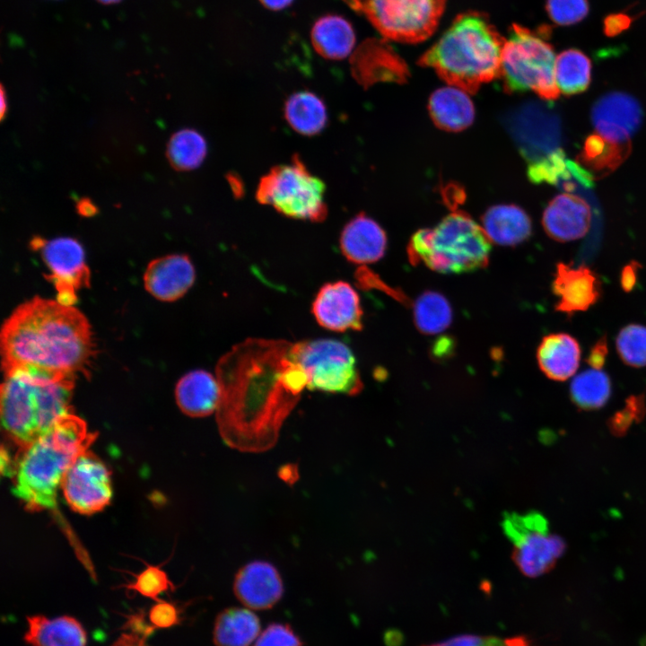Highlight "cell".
Returning <instances> with one entry per match:
<instances>
[{
  "label": "cell",
  "mask_w": 646,
  "mask_h": 646,
  "mask_svg": "<svg viewBox=\"0 0 646 646\" xmlns=\"http://www.w3.org/2000/svg\"><path fill=\"white\" fill-rule=\"evenodd\" d=\"M339 246L349 262L364 266L383 258L387 249V236L373 219L359 214L343 228Z\"/></svg>",
  "instance_id": "44dd1931"
},
{
  "label": "cell",
  "mask_w": 646,
  "mask_h": 646,
  "mask_svg": "<svg viewBox=\"0 0 646 646\" xmlns=\"http://www.w3.org/2000/svg\"><path fill=\"white\" fill-rule=\"evenodd\" d=\"M546 33L513 24L505 39L501 78L508 93L532 90L542 100H555L560 91L554 77L556 57Z\"/></svg>",
  "instance_id": "52a82bcc"
},
{
  "label": "cell",
  "mask_w": 646,
  "mask_h": 646,
  "mask_svg": "<svg viewBox=\"0 0 646 646\" xmlns=\"http://www.w3.org/2000/svg\"><path fill=\"white\" fill-rule=\"evenodd\" d=\"M355 279L358 286L364 289L377 288L381 291H388V294L393 295L394 298L398 299L404 302L406 296L404 294L396 292L394 290L384 284L380 281L378 275H376L371 270L366 266H360L355 271Z\"/></svg>",
  "instance_id": "b9f144b4"
},
{
  "label": "cell",
  "mask_w": 646,
  "mask_h": 646,
  "mask_svg": "<svg viewBox=\"0 0 646 646\" xmlns=\"http://www.w3.org/2000/svg\"><path fill=\"white\" fill-rule=\"evenodd\" d=\"M554 77L560 92L565 96L584 92L591 80L590 59L579 49H566L556 57Z\"/></svg>",
  "instance_id": "1f68e13d"
},
{
  "label": "cell",
  "mask_w": 646,
  "mask_h": 646,
  "mask_svg": "<svg viewBox=\"0 0 646 646\" xmlns=\"http://www.w3.org/2000/svg\"><path fill=\"white\" fill-rule=\"evenodd\" d=\"M531 641L524 636L502 638L464 634L429 646H531Z\"/></svg>",
  "instance_id": "f35d334b"
},
{
  "label": "cell",
  "mask_w": 646,
  "mask_h": 646,
  "mask_svg": "<svg viewBox=\"0 0 646 646\" xmlns=\"http://www.w3.org/2000/svg\"><path fill=\"white\" fill-rule=\"evenodd\" d=\"M149 618L151 625L167 628L178 623L179 615L172 604L160 600L151 608Z\"/></svg>",
  "instance_id": "60d3db41"
},
{
  "label": "cell",
  "mask_w": 646,
  "mask_h": 646,
  "mask_svg": "<svg viewBox=\"0 0 646 646\" xmlns=\"http://www.w3.org/2000/svg\"><path fill=\"white\" fill-rule=\"evenodd\" d=\"M429 112L441 129L458 132L468 127L475 118V108L466 92L457 87H443L430 97Z\"/></svg>",
  "instance_id": "4316f807"
},
{
  "label": "cell",
  "mask_w": 646,
  "mask_h": 646,
  "mask_svg": "<svg viewBox=\"0 0 646 646\" xmlns=\"http://www.w3.org/2000/svg\"><path fill=\"white\" fill-rule=\"evenodd\" d=\"M27 621L24 639L30 646H86V633L74 617L33 615Z\"/></svg>",
  "instance_id": "484cf974"
},
{
  "label": "cell",
  "mask_w": 646,
  "mask_h": 646,
  "mask_svg": "<svg viewBox=\"0 0 646 646\" xmlns=\"http://www.w3.org/2000/svg\"><path fill=\"white\" fill-rule=\"evenodd\" d=\"M310 35L315 50L327 59L345 58L355 43L351 23L339 15L328 14L318 19Z\"/></svg>",
  "instance_id": "83f0119b"
},
{
  "label": "cell",
  "mask_w": 646,
  "mask_h": 646,
  "mask_svg": "<svg viewBox=\"0 0 646 646\" xmlns=\"http://www.w3.org/2000/svg\"><path fill=\"white\" fill-rule=\"evenodd\" d=\"M631 143H615L598 133L589 135L577 157V164L590 177L603 178L621 165L631 153Z\"/></svg>",
  "instance_id": "f1b7e54d"
},
{
  "label": "cell",
  "mask_w": 646,
  "mask_h": 646,
  "mask_svg": "<svg viewBox=\"0 0 646 646\" xmlns=\"http://www.w3.org/2000/svg\"><path fill=\"white\" fill-rule=\"evenodd\" d=\"M7 110V100H6V95L4 89V86H1V110H0V118L1 120L4 119L5 113Z\"/></svg>",
  "instance_id": "c3c4849f"
},
{
  "label": "cell",
  "mask_w": 646,
  "mask_h": 646,
  "mask_svg": "<svg viewBox=\"0 0 646 646\" xmlns=\"http://www.w3.org/2000/svg\"><path fill=\"white\" fill-rule=\"evenodd\" d=\"M630 23L631 19L625 14H611L605 19V32L608 36H615L627 29Z\"/></svg>",
  "instance_id": "7bdbcfd3"
},
{
  "label": "cell",
  "mask_w": 646,
  "mask_h": 646,
  "mask_svg": "<svg viewBox=\"0 0 646 646\" xmlns=\"http://www.w3.org/2000/svg\"><path fill=\"white\" fill-rule=\"evenodd\" d=\"M259 632L260 622L253 612L231 607L217 615L214 642L216 646H249Z\"/></svg>",
  "instance_id": "4dcf8cb0"
},
{
  "label": "cell",
  "mask_w": 646,
  "mask_h": 646,
  "mask_svg": "<svg viewBox=\"0 0 646 646\" xmlns=\"http://www.w3.org/2000/svg\"><path fill=\"white\" fill-rule=\"evenodd\" d=\"M572 402L585 410L602 407L611 395V381L601 369H588L576 375L570 385Z\"/></svg>",
  "instance_id": "d6a6232c"
},
{
  "label": "cell",
  "mask_w": 646,
  "mask_h": 646,
  "mask_svg": "<svg viewBox=\"0 0 646 646\" xmlns=\"http://www.w3.org/2000/svg\"><path fill=\"white\" fill-rule=\"evenodd\" d=\"M149 635L141 632L124 633L111 646H148L146 638Z\"/></svg>",
  "instance_id": "f6af8a7d"
},
{
  "label": "cell",
  "mask_w": 646,
  "mask_h": 646,
  "mask_svg": "<svg viewBox=\"0 0 646 646\" xmlns=\"http://www.w3.org/2000/svg\"><path fill=\"white\" fill-rule=\"evenodd\" d=\"M31 246L41 253L50 273L47 277L57 291V301L74 306L79 290L90 284V270L82 245L69 237L50 240L36 237Z\"/></svg>",
  "instance_id": "7c38bea8"
},
{
  "label": "cell",
  "mask_w": 646,
  "mask_h": 646,
  "mask_svg": "<svg viewBox=\"0 0 646 646\" xmlns=\"http://www.w3.org/2000/svg\"><path fill=\"white\" fill-rule=\"evenodd\" d=\"M502 527L513 545L512 559L528 577L548 572L565 550L564 541L550 533L546 519L538 512L508 514Z\"/></svg>",
  "instance_id": "8fae6325"
},
{
  "label": "cell",
  "mask_w": 646,
  "mask_h": 646,
  "mask_svg": "<svg viewBox=\"0 0 646 646\" xmlns=\"http://www.w3.org/2000/svg\"><path fill=\"white\" fill-rule=\"evenodd\" d=\"M99 2L105 4H116L118 3L121 0H98Z\"/></svg>",
  "instance_id": "681fc988"
},
{
  "label": "cell",
  "mask_w": 646,
  "mask_h": 646,
  "mask_svg": "<svg viewBox=\"0 0 646 646\" xmlns=\"http://www.w3.org/2000/svg\"><path fill=\"white\" fill-rule=\"evenodd\" d=\"M284 115L288 125L305 136L319 134L327 123V111L324 101L309 91L290 95L284 103Z\"/></svg>",
  "instance_id": "f546056e"
},
{
  "label": "cell",
  "mask_w": 646,
  "mask_h": 646,
  "mask_svg": "<svg viewBox=\"0 0 646 646\" xmlns=\"http://www.w3.org/2000/svg\"><path fill=\"white\" fill-rule=\"evenodd\" d=\"M552 290L558 297L555 310L571 316L587 310L598 301L601 282L587 266H573L560 262L555 267Z\"/></svg>",
  "instance_id": "e0dca14e"
},
{
  "label": "cell",
  "mask_w": 646,
  "mask_h": 646,
  "mask_svg": "<svg viewBox=\"0 0 646 646\" xmlns=\"http://www.w3.org/2000/svg\"><path fill=\"white\" fill-rule=\"evenodd\" d=\"M4 375L2 426L19 450L46 434L59 418L73 413L70 403L76 378L26 370Z\"/></svg>",
  "instance_id": "5b68a950"
},
{
  "label": "cell",
  "mask_w": 646,
  "mask_h": 646,
  "mask_svg": "<svg viewBox=\"0 0 646 646\" xmlns=\"http://www.w3.org/2000/svg\"><path fill=\"white\" fill-rule=\"evenodd\" d=\"M282 339L248 338L217 362L219 432L230 447L246 452L267 450L280 428L309 389V379Z\"/></svg>",
  "instance_id": "6da1fadb"
},
{
  "label": "cell",
  "mask_w": 646,
  "mask_h": 646,
  "mask_svg": "<svg viewBox=\"0 0 646 646\" xmlns=\"http://www.w3.org/2000/svg\"><path fill=\"white\" fill-rule=\"evenodd\" d=\"M206 154V141L194 129L185 128L176 132L167 144L166 156L176 170L196 169L202 164Z\"/></svg>",
  "instance_id": "836d02e7"
},
{
  "label": "cell",
  "mask_w": 646,
  "mask_h": 646,
  "mask_svg": "<svg viewBox=\"0 0 646 646\" xmlns=\"http://www.w3.org/2000/svg\"><path fill=\"white\" fill-rule=\"evenodd\" d=\"M591 210L581 196L568 193L556 196L544 211L542 224L546 234L558 242L581 239L588 232Z\"/></svg>",
  "instance_id": "ac0fdd59"
},
{
  "label": "cell",
  "mask_w": 646,
  "mask_h": 646,
  "mask_svg": "<svg viewBox=\"0 0 646 646\" xmlns=\"http://www.w3.org/2000/svg\"><path fill=\"white\" fill-rule=\"evenodd\" d=\"M607 354V342L605 338H602L591 349L587 361L591 368L602 369Z\"/></svg>",
  "instance_id": "ee69618b"
},
{
  "label": "cell",
  "mask_w": 646,
  "mask_h": 646,
  "mask_svg": "<svg viewBox=\"0 0 646 646\" xmlns=\"http://www.w3.org/2000/svg\"><path fill=\"white\" fill-rule=\"evenodd\" d=\"M76 210L81 216L84 217L93 216L98 213V207L87 197L81 198L77 201Z\"/></svg>",
  "instance_id": "bcb514c9"
},
{
  "label": "cell",
  "mask_w": 646,
  "mask_h": 646,
  "mask_svg": "<svg viewBox=\"0 0 646 646\" xmlns=\"http://www.w3.org/2000/svg\"><path fill=\"white\" fill-rule=\"evenodd\" d=\"M293 354L309 379V389L327 393L358 395L362 380L352 350L328 338L293 343Z\"/></svg>",
  "instance_id": "9c48e42d"
},
{
  "label": "cell",
  "mask_w": 646,
  "mask_h": 646,
  "mask_svg": "<svg viewBox=\"0 0 646 646\" xmlns=\"http://www.w3.org/2000/svg\"><path fill=\"white\" fill-rule=\"evenodd\" d=\"M578 341L567 333H552L544 336L537 350L541 371L550 380L564 381L573 376L581 361Z\"/></svg>",
  "instance_id": "cb8c5ba5"
},
{
  "label": "cell",
  "mask_w": 646,
  "mask_h": 646,
  "mask_svg": "<svg viewBox=\"0 0 646 646\" xmlns=\"http://www.w3.org/2000/svg\"><path fill=\"white\" fill-rule=\"evenodd\" d=\"M196 272L186 255H169L153 259L147 266L144 283L156 299L173 301L181 298L193 285Z\"/></svg>",
  "instance_id": "d6986e66"
},
{
  "label": "cell",
  "mask_w": 646,
  "mask_h": 646,
  "mask_svg": "<svg viewBox=\"0 0 646 646\" xmlns=\"http://www.w3.org/2000/svg\"><path fill=\"white\" fill-rule=\"evenodd\" d=\"M590 119L596 133L601 136L615 143H631V137L642 123L643 111L633 96L611 92L594 102Z\"/></svg>",
  "instance_id": "2e32d148"
},
{
  "label": "cell",
  "mask_w": 646,
  "mask_h": 646,
  "mask_svg": "<svg viewBox=\"0 0 646 646\" xmlns=\"http://www.w3.org/2000/svg\"><path fill=\"white\" fill-rule=\"evenodd\" d=\"M325 184L294 155L286 164L274 166L259 180L256 198L292 219L320 223L327 215Z\"/></svg>",
  "instance_id": "ba28073f"
},
{
  "label": "cell",
  "mask_w": 646,
  "mask_h": 646,
  "mask_svg": "<svg viewBox=\"0 0 646 646\" xmlns=\"http://www.w3.org/2000/svg\"><path fill=\"white\" fill-rule=\"evenodd\" d=\"M506 124L520 153L529 163L560 149L559 118L543 104L527 102L519 106L508 116Z\"/></svg>",
  "instance_id": "4fadbf2b"
},
{
  "label": "cell",
  "mask_w": 646,
  "mask_h": 646,
  "mask_svg": "<svg viewBox=\"0 0 646 646\" xmlns=\"http://www.w3.org/2000/svg\"><path fill=\"white\" fill-rule=\"evenodd\" d=\"M86 317L74 306L34 297L22 303L1 328L2 369L85 375L95 350Z\"/></svg>",
  "instance_id": "7a4b0ae2"
},
{
  "label": "cell",
  "mask_w": 646,
  "mask_h": 646,
  "mask_svg": "<svg viewBox=\"0 0 646 646\" xmlns=\"http://www.w3.org/2000/svg\"><path fill=\"white\" fill-rule=\"evenodd\" d=\"M504 42L487 15L470 11L458 15L418 63L451 86L475 93L501 77Z\"/></svg>",
  "instance_id": "3957f363"
},
{
  "label": "cell",
  "mask_w": 646,
  "mask_h": 646,
  "mask_svg": "<svg viewBox=\"0 0 646 646\" xmlns=\"http://www.w3.org/2000/svg\"><path fill=\"white\" fill-rule=\"evenodd\" d=\"M172 586L167 574L157 566L149 565L135 576V580L126 587L140 595L160 601L158 596Z\"/></svg>",
  "instance_id": "8d00e7d4"
},
{
  "label": "cell",
  "mask_w": 646,
  "mask_h": 646,
  "mask_svg": "<svg viewBox=\"0 0 646 646\" xmlns=\"http://www.w3.org/2000/svg\"><path fill=\"white\" fill-rule=\"evenodd\" d=\"M446 0H364L362 9L385 38L405 43L425 40L435 31Z\"/></svg>",
  "instance_id": "30bf717a"
},
{
  "label": "cell",
  "mask_w": 646,
  "mask_h": 646,
  "mask_svg": "<svg viewBox=\"0 0 646 646\" xmlns=\"http://www.w3.org/2000/svg\"><path fill=\"white\" fill-rule=\"evenodd\" d=\"M233 589L242 604L256 610L272 607L284 591L277 570L263 561H255L242 567L235 577Z\"/></svg>",
  "instance_id": "ffe728a7"
},
{
  "label": "cell",
  "mask_w": 646,
  "mask_h": 646,
  "mask_svg": "<svg viewBox=\"0 0 646 646\" xmlns=\"http://www.w3.org/2000/svg\"><path fill=\"white\" fill-rule=\"evenodd\" d=\"M97 438L86 423L67 414L43 436L20 449L13 476V492L29 511L51 510L63 477Z\"/></svg>",
  "instance_id": "277c9868"
},
{
  "label": "cell",
  "mask_w": 646,
  "mask_h": 646,
  "mask_svg": "<svg viewBox=\"0 0 646 646\" xmlns=\"http://www.w3.org/2000/svg\"><path fill=\"white\" fill-rule=\"evenodd\" d=\"M482 227L491 242L515 246L527 240L532 232L529 216L514 205L490 207L482 216Z\"/></svg>",
  "instance_id": "d4e9b609"
},
{
  "label": "cell",
  "mask_w": 646,
  "mask_h": 646,
  "mask_svg": "<svg viewBox=\"0 0 646 646\" xmlns=\"http://www.w3.org/2000/svg\"><path fill=\"white\" fill-rule=\"evenodd\" d=\"M615 347L624 364L633 368L646 366V326H624L616 336Z\"/></svg>",
  "instance_id": "d590c367"
},
{
  "label": "cell",
  "mask_w": 646,
  "mask_h": 646,
  "mask_svg": "<svg viewBox=\"0 0 646 646\" xmlns=\"http://www.w3.org/2000/svg\"><path fill=\"white\" fill-rule=\"evenodd\" d=\"M377 43L364 45L356 52L352 63L355 79L365 88L378 82L405 83L406 65L392 48Z\"/></svg>",
  "instance_id": "7402d4cb"
},
{
  "label": "cell",
  "mask_w": 646,
  "mask_h": 646,
  "mask_svg": "<svg viewBox=\"0 0 646 646\" xmlns=\"http://www.w3.org/2000/svg\"><path fill=\"white\" fill-rule=\"evenodd\" d=\"M254 646H301V642L289 625L272 624L258 636Z\"/></svg>",
  "instance_id": "ab89813d"
},
{
  "label": "cell",
  "mask_w": 646,
  "mask_h": 646,
  "mask_svg": "<svg viewBox=\"0 0 646 646\" xmlns=\"http://www.w3.org/2000/svg\"><path fill=\"white\" fill-rule=\"evenodd\" d=\"M642 646H646V637L642 641Z\"/></svg>",
  "instance_id": "f907efd6"
},
{
  "label": "cell",
  "mask_w": 646,
  "mask_h": 646,
  "mask_svg": "<svg viewBox=\"0 0 646 646\" xmlns=\"http://www.w3.org/2000/svg\"><path fill=\"white\" fill-rule=\"evenodd\" d=\"M311 312L317 323L330 331H359L363 327L360 296L345 281L323 284L313 300Z\"/></svg>",
  "instance_id": "9a60e30c"
},
{
  "label": "cell",
  "mask_w": 646,
  "mask_h": 646,
  "mask_svg": "<svg viewBox=\"0 0 646 646\" xmlns=\"http://www.w3.org/2000/svg\"><path fill=\"white\" fill-rule=\"evenodd\" d=\"M175 397L180 410L191 417H204L217 410L220 387L216 376L205 370L185 374L177 383Z\"/></svg>",
  "instance_id": "603a6c76"
},
{
  "label": "cell",
  "mask_w": 646,
  "mask_h": 646,
  "mask_svg": "<svg viewBox=\"0 0 646 646\" xmlns=\"http://www.w3.org/2000/svg\"><path fill=\"white\" fill-rule=\"evenodd\" d=\"M491 244L481 225L466 212L454 210L434 228L417 231L407 254L412 265L423 264L438 273H468L488 265Z\"/></svg>",
  "instance_id": "8992f818"
},
{
  "label": "cell",
  "mask_w": 646,
  "mask_h": 646,
  "mask_svg": "<svg viewBox=\"0 0 646 646\" xmlns=\"http://www.w3.org/2000/svg\"><path fill=\"white\" fill-rule=\"evenodd\" d=\"M416 328L426 335H435L447 329L452 321V309L441 293L426 291L414 304Z\"/></svg>",
  "instance_id": "e575fe53"
},
{
  "label": "cell",
  "mask_w": 646,
  "mask_h": 646,
  "mask_svg": "<svg viewBox=\"0 0 646 646\" xmlns=\"http://www.w3.org/2000/svg\"><path fill=\"white\" fill-rule=\"evenodd\" d=\"M546 9L554 23L568 26L582 21L589 7L588 0H547Z\"/></svg>",
  "instance_id": "74e56055"
},
{
  "label": "cell",
  "mask_w": 646,
  "mask_h": 646,
  "mask_svg": "<svg viewBox=\"0 0 646 646\" xmlns=\"http://www.w3.org/2000/svg\"><path fill=\"white\" fill-rule=\"evenodd\" d=\"M266 8L277 11L289 6L293 0H259Z\"/></svg>",
  "instance_id": "7dc6e473"
},
{
  "label": "cell",
  "mask_w": 646,
  "mask_h": 646,
  "mask_svg": "<svg viewBox=\"0 0 646 646\" xmlns=\"http://www.w3.org/2000/svg\"><path fill=\"white\" fill-rule=\"evenodd\" d=\"M61 488L72 510L84 515L103 510L112 497L109 469L88 450L80 455L67 469Z\"/></svg>",
  "instance_id": "5bb4252c"
}]
</instances>
